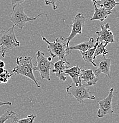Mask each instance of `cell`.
Segmentation results:
<instances>
[{
  "mask_svg": "<svg viewBox=\"0 0 119 123\" xmlns=\"http://www.w3.org/2000/svg\"><path fill=\"white\" fill-rule=\"evenodd\" d=\"M42 40L48 45V51L52 58L59 57L68 65H70L66 59V56L71 54L70 50L67 46V39L62 36L59 37L55 41L50 42L44 36H42Z\"/></svg>",
  "mask_w": 119,
  "mask_h": 123,
  "instance_id": "cell-1",
  "label": "cell"
},
{
  "mask_svg": "<svg viewBox=\"0 0 119 123\" xmlns=\"http://www.w3.org/2000/svg\"><path fill=\"white\" fill-rule=\"evenodd\" d=\"M31 57L30 56H20L16 59V66L12 70L13 73L17 75H20L31 79L36 84L37 88H40V85L37 81L33 74V64Z\"/></svg>",
  "mask_w": 119,
  "mask_h": 123,
  "instance_id": "cell-2",
  "label": "cell"
},
{
  "mask_svg": "<svg viewBox=\"0 0 119 123\" xmlns=\"http://www.w3.org/2000/svg\"><path fill=\"white\" fill-rule=\"evenodd\" d=\"M14 27L13 25L7 30H0V53L2 57L9 51L20 46V42L15 34Z\"/></svg>",
  "mask_w": 119,
  "mask_h": 123,
  "instance_id": "cell-3",
  "label": "cell"
},
{
  "mask_svg": "<svg viewBox=\"0 0 119 123\" xmlns=\"http://www.w3.org/2000/svg\"><path fill=\"white\" fill-rule=\"evenodd\" d=\"M66 90L68 95L74 97L79 103H84V100L86 99H95V96L89 91V86L82 82L81 79L78 85L72 82L66 87Z\"/></svg>",
  "mask_w": 119,
  "mask_h": 123,
  "instance_id": "cell-4",
  "label": "cell"
},
{
  "mask_svg": "<svg viewBox=\"0 0 119 123\" xmlns=\"http://www.w3.org/2000/svg\"><path fill=\"white\" fill-rule=\"evenodd\" d=\"M46 15L48 18V15L46 14L40 13L35 17H29L25 14L24 11V7L21 4H16L13 6L11 13L10 21L14 24V26L17 27L20 29H23L27 22L34 21L38 17L42 15Z\"/></svg>",
  "mask_w": 119,
  "mask_h": 123,
  "instance_id": "cell-5",
  "label": "cell"
},
{
  "mask_svg": "<svg viewBox=\"0 0 119 123\" xmlns=\"http://www.w3.org/2000/svg\"><path fill=\"white\" fill-rule=\"evenodd\" d=\"M51 64L52 62L45 57L44 53L38 50L36 53V65L33 66V71L39 72L42 79H47L50 81Z\"/></svg>",
  "mask_w": 119,
  "mask_h": 123,
  "instance_id": "cell-6",
  "label": "cell"
},
{
  "mask_svg": "<svg viewBox=\"0 0 119 123\" xmlns=\"http://www.w3.org/2000/svg\"><path fill=\"white\" fill-rule=\"evenodd\" d=\"M113 92L114 89L113 88H111L108 95L98 102L99 108L97 112V117L100 118L113 113L114 111L112 107V99L114 97Z\"/></svg>",
  "mask_w": 119,
  "mask_h": 123,
  "instance_id": "cell-7",
  "label": "cell"
},
{
  "mask_svg": "<svg viewBox=\"0 0 119 123\" xmlns=\"http://www.w3.org/2000/svg\"><path fill=\"white\" fill-rule=\"evenodd\" d=\"M86 17L82 13L77 14L72 20V24L71 25L72 30L71 34L66 38L67 39V46L69 47L70 42L77 34H81L82 33V28L85 24Z\"/></svg>",
  "mask_w": 119,
  "mask_h": 123,
  "instance_id": "cell-8",
  "label": "cell"
},
{
  "mask_svg": "<svg viewBox=\"0 0 119 123\" xmlns=\"http://www.w3.org/2000/svg\"><path fill=\"white\" fill-rule=\"evenodd\" d=\"M101 30L95 32L97 35L96 42H103L108 44L115 42L114 39V35L113 32L110 29V25L108 23L100 26Z\"/></svg>",
  "mask_w": 119,
  "mask_h": 123,
  "instance_id": "cell-9",
  "label": "cell"
},
{
  "mask_svg": "<svg viewBox=\"0 0 119 123\" xmlns=\"http://www.w3.org/2000/svg\"><path fill=\"white\" fill-rule=\"evenodd\" d=\"M79 79L81 82L87 85L90 86L95 85L98 80V77L94 74V71L92 69H81Z\"/></svg>",
  "mask_w": 119,
  "mask_h": 123,
  "instance_id": "cell-10",
  "label": "cell"
},
{
  "mask_svg": "<svg viewBox=\"0 0 119 123\" xmlns=\"http://www.w3.org/2000/svg\"><path fill=\"white\" fill-rule=\"evenodd\" d=\"M68 64L64 62L62 60H59L53 64V68L52 69V72L55 73L57 78L60 80L65 82L66 80V75L65 73V70L68 68Z\"/></svg>",
  "mask_w": 119,
  "mask_h": 123,
  "instance_id": "cell-11",
  "label": "cell"
},
{
  "mask_svg": "<svg viewBox=\"0 0 119 123\" xmlns=\"http://www.w3.org/2000/svg\"><path fill=\"white\" fill-rule=\"evenodd\" d=\"M103 57L104 59L99 63L97 69L95 72H94V73L97 77L99 76L101 74H103L106 76L110 78V70L111 66V59L110 58H107L106 56Z\"/></svg>",
  "mask_w": 119,
  "mask_h": 123,
  "instance_id": "cell-12",
  "label": "cell"
},
{
  "mask_svg": "<svg viewBox=\"0 0 119 123\" xmlns=\"http://www.w3.org/2000/svg\"><path fill=\"white\" fill-rule=\"evenodd\" d=\"M93 6L95 8V12H94L92 18H91V21H94V20L103 21L108 17V15L111 14V11H107L103 8L98 7L96 4H94Z\"/></svg>",
  "mask_w": 119,
  "mask_h": 123,
  "instance_id": "cell-13",
  "label": "cell"
},
{
  "mask_svg": "<svg viewBox=\"0 0 119 123\" xmlns=\"http://www.w3.org/2000/svg\"><path fill=\"white\" fill-rule=\"evenodd\" d=\"M81 68H82L78 65H76V66H72L70 68H67L65 70V73L66 75H69L71 77L73 82L76 85H78L80 81L79 75H80Z\"/></svg>",
  "mask_w": 119,
  "mask_h": 123,
  "instance_id": "cell-14",
  "label": "cell"
},
{
  "mask_svg": "<svg viewBox=\"0 0 119 123\" xmlns=\"http://www.w3.org/2000/svg\"><path fill=\"white\" fill-rule=\"evenodd\" d=\"M95 45V43L94 42V40L93 37H91L89 40L87 42H84L74 46H71L69 47V50H78L79 52H84L87 51L89 49L94 47Z\"/></svg>",
  "mask_w": 119,
  "mask_h": 123,
  "instance_id": "cell-15",
  "label": "cell"
},
{
  "mask_svg": "<svg viewBox=\"0 0 119 123\" xmlns=\"http://www.w3.org/2000/svg\"><path fill=\"white\" fill-rule=\"evenodd\" d=\"M97 1V6L101 7L108 11H111L117 5L119 4V2H116V0H96Z\"/></svg>",
  "mask_w": 119,
  "mask_h": 123,
  "instance_id": "cell-16",
  "label": "cell"
},
{
  "mask_svg": "<svg viewBox=\"0 0 119 123\" xmlns=\"http://www.w3.org/2000/svg\"><path fill=\"white\" fill-rule=\"evenodd\" d=\"M97 45V42L95 43V45L94 46V47H92V48L89 49L87 50V51L84 52H81V54L82 55V57L84 59V60L85 62L88 63H91L92 65L94 66H97V64L94 62V61L93 60V55H94V52H95V50L96 49Z\"/></svg>",
  "mask_w": 119,
  "mask_h": 123,
  "instance_id": "cell-17",
  "label": "cell"
},
{
  "mask_svg": "<svg viewBox=\"0 0 119 123\" xmlns=\"http://www.w3.org/2000/svg\"><path fill=\"white\" fill-rule=\"evenodd\" d=\"M107 43H103V42H97V45L93 55V60H95L97 57L100 55H102L103 57H105L106 55L108 53V50L106 49V46H107Z\"/></svg>",
  "mask_w": 119,
  "mask_h": 123,
  "instance_id": "cell-18",
  "label": "cell"
},
{
  "mask_svg": "<svg viewBox=\"0 0 119 123\" xmlns=\"http://www.w3.org/2000/svg\"><path fill=\"white\" fill-rule=\"evenodd\" d=\"M13 119V121L18 120V117L16 112L12 111H8L0 116V123H5L8 120Z\"/></svg>",
  "mask_w": 119,
  "mask_h": 123,
  "instance_id": "cell-19",
  "label": "cell"
},
{
  "mask_svg": "<svg viewBox=\"0 0 119 123\" xmlns=\"http://www.w3.org/2000/svg\"><path fill=\"white\" fill-rule=\"evenodd\" d=\"M13 75V73L10 74L8 70L5 69L3 74H0V84H7L9 79H10Z\"/></svg>",
  "mask_w": 119,
  "mask_h": 123,
  "instance_id": "cell-20",
  "label": "cell"
},
{
  "mask_svg": "<svg viewBox=\"0 0 119 123\" xmlns=\"http://www.w3.org/2000/svg\"><path fill=\"white\" fill-rule=\"evenodd\" d=\"M36 117V115L34 114H30L28 115L26 118L20 120H18L16 121L17 123H33L34 119Z\"/></svg>",
  "mask_w": 119,
  "mask_h": 123,
  "instance_id": "cell-21",
  "label": "cell"
},
{
  "mask_svg": "<svg viewBox=\"0 0 119 123\" xmlns=\"http://www.w3.org/2000/svg\"><path fill=\"white\" fill-rule=\"evenodd\" d=\"M44 1L46 6L52 5L53 10H56L58 8V6L56 4V2L57 0H44Z\"/></svg>",
  "mask_w": 119,
  "mask_h": 123,
  "instance_id": "cell-22",
  "label": "cell"
},
{
  "mask_svg": "<svg viewBox=\"0 0 119 123\" xmlns=\"http://www.w3.org/2000/svg\"><path fill=\"white\" fill-rule=\"evenodd\" d=\"M35 1H38V0H35ZM25 1V0H11V5L14 6L16 4H22Z\"/></svg>",
  "mask_w": 119,
  "mask_h": 123,
  "instance_id": "cell-23",
  "label": "cell"
},
{
  "mask_svg": "<svg viewBox=\"0 0 119 123\" xmlns=\"http://www.w3.org/2000/svg\"><path fill=\"white\" fill-rule=\"evenodd\" d=\"M5 105H11V102H4V101H1L0 100V107L2 106Z\"/></svg>",
  "mask_w": 119,
  "mask_h": 123,
  "instance_id": "cell-24",
  "label": "cell"
},
{
  "mask_svg": "<svg viewBox=\"0 0 119 123\" xmlns=\"http://www.w3.org/2000/svg\"><path fill=\"white\" fill-rule=\"evenodd\" d=\"M5 67V63L3 61L0 60V68H4Z\"/></svg>",
  "mask_w": 119,
  "mask_h": 123,
  "instance_id": "cell-25",
  "label": "cell"
},
{
  "mask_svg": "<svg viewBox=\"0 0 119 123\" xmlns=\"http://www.w3.org/2000/svg\"><path fill=\"white\" fill-rule=\"evenodd\" d=\"M5 69L3 68H0V74H3L4 72Z\"/></svg>",
  "mask_w": 119,
  "mask_h": 123,
  "instance_id": "cell-26",
  "label": "cell"
},
{
  "mask_svg": "<svg viewBox=\"0 0 119 123\" xmlns=\"http://www.w3.org/2000/svg\"><path fill=\"white\" fill-rule=\"evenodd\" d=\"M47 59H48V61H50V62H52V59H53V58H52V56H49L48 57H47Z\"/></svg>",
  "mask_w": 119,
  "mask_h": 123,
  "instance_id": "cell-27",
  "label": "cell"
},
{
  "mask_svg": "<svg viewBox=\"0 0 119 123\" xmlns=\"http://www.w3.org/2000/svg\"><path fill=\"white\" fill-rule=\"evenodd\" d=\"M93 2V5L94 4H97V1L96 0H91Z\"/></svg>",
  "mask_w": 119,
  "mask_h": 123,
  "instance_id": "cell-28",
  "label": "cell"
}]
</instances>
